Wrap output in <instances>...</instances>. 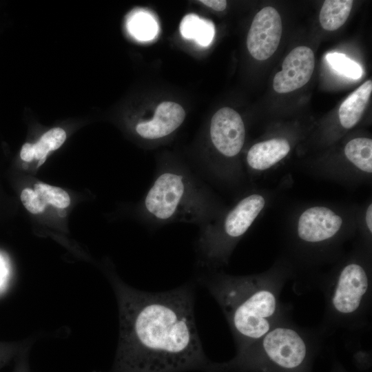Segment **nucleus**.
Returning a JSON list of instances; mask_svg holds the SVG:
<instances>
[{
    "label": "nucleus",
    "mask_w": 372,
    "mask_h": 372,
    "mask_svg": "<svg viewBox=\"0 0 372 372\" xmlns=\"http://www.w3.org/2000/svg\"><path fill=\"white\" fill-rule=\"evenodd\" d=\"M185 112L181 105L172 102L161 103L149 120L138 122L134 127L138 136L145 141H159L174 132L183 123Z\"/></svg>",
    "instance_id": "9b49d317"
},
{
    "label": "nucleus",
    "mask_w": 372,
    "mask_h": 372,
    "mask_svg": "<svg viewBox=\"0 0 372 372\" xmlns=\"http://www.w3.org/2000/svg\"><path fill=\"white\" fill-rule=\"evenodd\" d=\"M314 66V53L310 48H295L284 59L282 70L274 76V90L278 93H288L302 87L310 80Z\"/></svg>",
    "instance_id": "9d476101"
},
{
    "label": "nucleus",
    "mask_w": 372,
    "mask_h": 372,
    "mask_svg": "<svg viewBox=\"0 0 372 372\" xmlns=\"http://www.w3.org/2000/svg\"><path fill=\"white\" fill-rule=\"evenodd\" d=\"M372 92V81H366L352 92L339 108V120L345 129L354 127L360 120Z\"/></svg>",
    "instance_id": "ddd939ff"
},
{
    "label": "nucleus",
    "mask_w": 372,
    "mask_h": 372,
    "mask_svg": "<svg viewBox=\"0 0 372 372\" xmlns=\"http://www.w3.org/2000/svg\"><path fill=\"white\" fill-rule=\"evenodd\" d=\"M281 35L280 14L273 7L263 8L251 23L247 38V49L254 59L266 60L277 50Z\"/></svg>",
    "instance_id": "1a4fd4ad"
},
{
    "label": "nucleus",
    "mask_w": 372,
    "mask_h": 372,
    "mask_svg": "<svg viewBox=\"0 0 372 372\" xmlns=\"http://www.w3.org/2000/svg\"><path fill=\"white\" fill-rule=\"evenodd\" d=\"M139 208L143 220L151 227L174 223L201 227L223 212L197 172L175 161L159 164Z\"/></svg>",
    "instance_id": "7ed1b4c3"
},
{
    "label": "nucleus",
    "mask_w": 372,
    "mask_h": 372,
    "mask_svg": "<svg viewBox=\"0 0 372 372\" xmlns=\"http://www.w3.org/2000/svg\"><path fill=\"white\" fill-rule=\"evenodd\" d=\"M265 203L262 194H249L200 227L196 245L198 267L203 271H214L227 264L236 245L263 210Z\"/></svg>",
    "instance_id": "39448f33"
},
{
    "label": "nucleus",
    "mask_w": 372,
    "mask_h": 372,
    "mask_svg": "<svg viewBox=\"0 0 372 372\" xmlns=\"http://www.w3.org/2000/svg\"><path fill=\"white\" fill-rule=\"evenodd\" d=\"M3 273H4L3 267L2 264L0 262V284L2 282V280H3Z\"/></svg>",
    "instance_id": "393cba45"
},
{
    "label": "nucleus",
    "mask_w": 372,
    "mask_h": 372,
    "mask_svg": "<svg viewBox=\"0 0 372 372\" xmlns=\"http://www.w3.org/2000/svg\"><path fill=\"white\" fill-rule=\"evenodd\" d=\"M67 134L61 127H54L45 132L34 143H32L34 159L39 161L37 167L46 160L48 154L58 149L65 141Z\"/></svg>",
    "instance_id": "a211bd4d"
},
{
    "label": "nucleus",
    "mask_w": 372,
    "mask_h": 372,
    "mask_svg": "<svg viewBox=\"0 0 372 372\" xmlns=\"http://www.w3.org/2000/svg\"><path fill=\"white\" fill-rule=\"evenodd\" d=\"M200 2L216 11H223L227 6V1L224 0H203Z\"/></svg>",
    "instance_id": "5701e85b"
},
{
    "label": "nucleus",
    "mask_w": 372,
    "mask_h": 372,
    "mask_svg": "<svg viewBox=\"0 0 372 372\" xmlns=\"http://www.w3.org/2000/svg\"><path fill=\"white\" fill-rule=\"evenodd\" d=\"M34 190L48 205L59 209H65L70 205V197L63 189L43 183L34 185Z\"/></svg>",
    "instance_id": "6ab92c4d"
},
{
    "label": "nucleus",
    "mask_w": 372,
    "mask_h": 372,
    "mask_svg": "<svg viewBox=\"0 0 372 372\" xmlns=\"http://www.w3.org/2000/svg\"><path fill=\"white\" fill-rule=\"evenodd\" d=\"M130 34L141 41L153 39L158 33V24L152 14L143 11L136 12L130 15L127 21Z\"/></svg>",
    "instance_id": "f3484780"
},
{
    "label": "nucleus",
    "mask_w": 372,
    "mask_h": 372,
    "mask_svg": "<svg viewBox=\"0 0 372 372\" xmlns=\"http://www.w3.org/2000/svg\"><path fill=\"white\" fill-rule=\"evenodd\" d=\"M180 32L183 38L194 39L198 45L207 46L214 37L215 29L211 21L189 14L180 22Z\"/></svg>",
    "instance_id": "4468645a"
},
{
    "label": "nucleus",
    "mask_w": 372,
    "mask_h": 372,
    "mask_svg": "<svg viewBox=\"0 0 372 372\" xmlns=\"http://www.w3.org/2000/svg\"><path fill=\"white\" fill-rule=\"evenodd\" d=\"M116 286L121 335L111 372H215L196 327L194 285L159 293Z\"/></svg>",
    "instance_id": "f257e3e1"
},
{
    "label": "nucleus",
    "mask_w": 372,
    "mask_h": 372,
    "mask_svg": "<svg viewBox=\"0 0 372 372\" xmlns=\"http://www.w3.org/2000/svg\"><path fill=\"white\" fill-rule=\"evenodd\" d=\"M371 278L360 262L345 263L327 285V309L332 319L352 322L362 317L369 305Z\"/></svg>",
    "instance_id": "423d86ee"
},
{
    "label": "nucleus",
    "mask_w": 372,
    "mask_h": 372,
    "mask_svg": "<svg viewBox=\"0 0 372 372\" xmlns=\"http://www.w3.org/2000/svg\"><path fill=\"white\" fill-rule=\"evenodd\" d=\"M326 60L335 71L346 77L358 79L362 74L361 66L344 54L330 52L326 55Z\"/></svg>",
    "instance_id": "aec40b11"
},
{
    "label": "nucleus",
    "mask_w": 372,
    "mask_h": 372,
    "mask_svg": "<svg viewBox=\"0 0 372 372\" xmlns=\"http://www.w3.org/2000/svg\"><path fill=\"white\" fill-rule=\"evenodd\" d=\"M365 223L367 230L370 234L372 232V204L370 203L365 213Z\"/></svg>",
    "instance_id": "b1692460"
},
{
    "label": "nucleus",
    "mask_w": 372,
    "mask_h": 372,
    "mask_svg": "<svg viewBox=\"0 0 372 372\" xmlns=\"http://www.w3.org/2000/svg\"><path fill=\"white\" fill-rule=\"evenodd\" d=\"M20 198L24 207L32 214H41L47 205L37 192L29 187L22 190Z\"/></svg>",
    "instance_id": "412c9836"
},
{
    "label": "nucleus",
    "mask_w": 372,
    "mask_h": 372,
    "mask_svg": "<svg viewBox=\"0 0 372 372\" xmlns=\"http://www.w3.org/2000/svg\"><path fill=\"white\" fill-rule=\"evenodd\" d=\"M198 281L223 310L237 351L257 342L282 321L280 294L283 278L278 273L236 276L205 271Z\"/></svg>",
    "instance_id": "f03ea898"
},
{
    "label": "nucleus",
    "mask_w": 372,
    "mask_h": 372,
    "mask_svg": "<svg viewBox=\"0 0 372 372\" xmlns=\"http://www.w3.org/2000/svg\"><path fill=\"white\" fill-rule=\"evenodd\" d=\"M353 6L351 0H327L320 10L319 19L326 30L333 31L347 21Z\"/></svg>",
    "instance_id": "dca6fc26"
},
{
    "label": "nucleus",
    "mask_w": 372,
    "mask_h": 372,
    "mask_svg": "<svg viewBox=\"0 0 372 372\" xmlns=\"http://www.w3.org/2000/svg\"><path fill=\"white\" fill-rule=\"evenodd\" d=\"M347 161L360 172L372 173V140L358 137L349 141L344 149Z\"/></svg>",
    "instance_id": "2eb2a0df"
},
{
    "label": "nucleus",
    "mask_w": 372,
    "mask_h": 372,
    "mask_svg": "<svg viewBox=\"0 0 372 372\" xmlns=\"http://www.w3.org/2000/svg\"><path fill=\"white\" fill-rule=\"evenodd\" d=\"M209 136L215 151L223 158V180H230L238 175L231 163L241 152L245 140V127L240 115L232 108L218 110L212 116Z\"/></svg>",
    "instance_id": "0eeeda50"
},
{
    "label": "nucleus",
    "mask_w": 372,
    "mask_h": 372,
    "mask_svg": "<svg viewBox=\"0 0 372 372\" xmlns=\"http://www.w3.org/2000/svg\"><path fill=\"white\" fill-rule=\"evenodd\" d=\"M343 218L337 212L324 206H313L300 215L296 233L299 240L309 245L330 242L340 233Z\"/></svg>",
    "instance_id": "6e6552de"
},
{
    "label": "nucleus",
    "mask_w": 372,
    "mask_h": 372,
    "mask_svg": "<svg viewBox=\"0 0 372 372\" xmlns=\"http://www.w3.org/2000/svg\"><path fill=\"white\" fill-rule=\"evenodd\" d=\"M291 146L282 138H274L253 145L246 156L248 169L253 172L267 170L284 159L289 153Z\"/></svg>",
    "instance_id": "f8f14e48"
},
{
    "label": "nucleus",
    "mask_w": 372,
    "mask_h": 372,
    "mask_svg": "<svg viewBox=\"0 0 372 372\" xmlns=\"http://www.w3.org/2000/svg\"><path fill=\"white\" fill-rule=\"evenodd\" d=\"M312 349L302 330L281 321L229 362L217 363V372H308Z\"/></svg>",
    "instance_id": "20e7f679"
},
{
    "label": "nucleus",
    "mask_w": 372,
    "mask_h": 372,
    "mask_svg": "<svg viewBox=\"0 0 372 372\" xmlns=\"http://www.w3.org/2000/svg\"><path fill=\"white\" fill-rule=\"evenodd\" d=\"M20 157L25 162H30L34 159L31 143H25L23 145L20 152Z\"/></svg>",
    "instance_id": "4be33fe9"
}]
</instances>
